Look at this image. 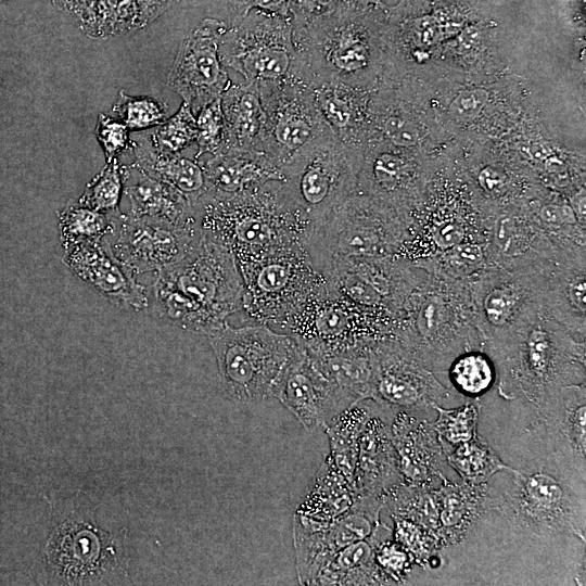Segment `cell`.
I'll return each mask as SVG.
<instances>
[{"label": "cell", "mask_w": 586, "mask_h": 586, "mask_svg": "<svg viewBox=\"0 0 586 586\" xmlns=\"http://www.w3.org/2000/svg\"><path fill=\"white\" fill-rule=\"evenodd\" d=\"M102 0H68L64 12L72 15L79 25Z\"/></svg>", "instance_id": "56"}, {"label": "cell", "mask_w": 586, "mask_h": 586, "mask_svg": "<svg viewBox=\"0 0 586 586\" xmlns=\"http://www.w3.org/2000/svg\"><path fill=\"white\" fill-rule=\"evenodd\" d=\"M510 443H489L509 469L485 487L484 508L470 532H499L502 549L543 559L555 552L585 578L586 472L527 424Z\"/></svg>", "instance_id": "1"}, {"label": "cell", "mask_w": 586, "mask_h": 586, "mask_svg": "<svg viewBox=\"0 0 586 586\" xmlns=\"http://www.w3.org/2000/svg\"><path fill=\"white\" fill-rule=\"evenodd\" d=\"M484 351L496 366L495 394L533 410L562 387L586 383V341L575 339L544 307Z\"/></svg>", "instance_id": "5"}, {"label": "cell", "mask_w": 586, "mask_h": 586, "mask_svg": "<svg viewBox=\"0 0 586 586\" xmlns=\"http://www.w3.org/2000/svg\"><path fill=\"white\" fill-rule=\"evenodd\" d=\"M78 26L92 38L128 35L143 27L136 0H102Z\"/></svg>", "instance_id": "43"}, {"label": "cell", "mask_w": 586, "mask_h": 586, "mask_svg": "<svg viewBox=\"0 0 586 586\" xmlns=\"http://www.w3.org/2000/svg\"><path fill=\"white\" fill-rule=\"evenodd\" d=\"M329 288L393 326L426 271L397 256L343 258L322 272Z\"/></svg>", "instance_id": "13"}, {"label": "cell", "mask_w": 586, "mask_h": 586, "mask_svg": "<svg viewBox=\"0 0 586 586\" xmlns=\"http://www.w3.org/2000/svg\"><path fill=\"white\" fill-rule=\"evenodd\" d=\"M130 151L141 169L181 192L192 205L209 190L200 160L161 154L146 137L133 139Z\"/></svg>", "instance_id": "33"}, {"label": "cell", "mask_w": 586, "mask_h": 586, "mask_svg": "<svg viewBox=\"0 0 586 586\" xmlns=\"http://www.w3.org/2000/svg\"><path fill=\"white\" fill-rule=\"evenodd\" d=\"M356 499L354 487L326 456L311 489L296 512L313 520L329 522L344 514Z\"/></svg>", "instance_id": "35"}, {"label": "cell", "mask_w": 586, "mask_h": 586, "mask_svg": "<svg viewBox=\"0 0 586 586\" xmlns=\"http://www.w3.org/2000/svg\"><path fill=\"white\" fill-rule=\"evenodd\" d=\"M242 296L233 253L202 235L182 259L156 272L150 305L161 319L208 337L242 310Z\"/></svg>", "instance_id": "4"}, {"label": "cell", "mask_w": 586, "mask_h": 586, "mask_svg": "<svg viewBox=\"0 0 586 586\" xmlns=\"http://www.w3.org/2000/svg\"><path fill=\"white\" fill-rule=\"evenodd\" d=\"M242 281V310L258 323L282 326L327 285L306 245L284 247L238 263Z\"/></svg>", "instance_id": "10"}, {"label": "cell", "mask_w": 586, "mask_h": 586, "mask_svg": "<svg viewBox=\"0 0 586 586\" xmlns=\"http://www.w3.org/2000/svg\"><path fill=\"white\" fill-rule=\"evenodd\" d=\"M362 151L334 137L281 168L284 190L309 218L313 229L355 192Z\"/></svg>", "instance_id": "11"}, {"label": "cell", "mask_w": 586, "mask_h": 586, "mask_svg": "<svg viewBox=\"0 0 586 586\" xmlns=\"http://www.w3.org/2000/svg\"><path fill=\"white\" fill-rule=\"evenodd\" d=\"M442 450L446 463L468 484H485L495 473L509 469L481 434L467 443Z\"/></svg>", "instance_id": "42"}, {"label": "cell", "mask_w": 586, "mask_h": 586, "mask_svg": "<svg viewBox=\"0 0 586 586\" xmlns=\"http://www.w3.org/2000/svg\"><path fill=\"white\" fill-rule=\"evenodd\" d=\"M124 213H101L77 201H69L58 213L60 241L63 249L86 243L105 240L114 234Z\"/></svg>", "instance_id": "40"}, {"label": "cell", "mask_w": 586, "mask_h": 586, "mask_svg": "<svg viewBox=\"0 0 586 586\" xmlns=\"http://www.w3.org/2000/svg\"><path fill=\"white\" fill-rule=\"evenodd\" d=\"M485 487L486 483L472 485L455 483L449 479L437 486L442 555L458 547L480 519L484 508Z\"/></svg>", "instance_id": "31"}, {"label": "cell", "mask_w": 586, "mask_h": 586, "mask_svg": "<svg viewBox=\"0 0 586 586\" xmlns=\"http://www.w3.org/2000/svg\"><path fill=\"white\" fill-rule=\"evenodd\" d=\"M521 420L553 451L586 472V383L562 387Z\"/></svg>", "instance_id": "24"}, {"label": "cell", "mask_w": 586, "mask_h": 586, "mask_svg": "<svg viewBox=\"0 0 586 586\" xmlns=\"http://www.w3.org/2000/svg\"><path fill=\"white\" fill-rule=\"evenodd\" d=\"M196 118L190 106L182 102L179 110L161 124L149 138L153 149L166 155H178L195 142Z\"/></svg>", "instance_id": "48"}, {"label": "cell", "mask_w": 586, "mask_h": 586, "mask_svg": "<svg viewBox=\"0 0 586 586\" xmlns=\"http://www.w3.org/2000/svg\"><path fill=\"white\" fill-rule=\"evenodd\" d=\"M373 344L359 345L327 354L308 353L355 405L361 400L372 398Z\"/></svg>", "instance_id": "34"}, {"label": "cell", "mask_w": 586, "mask_h": 586, "mask_svg": "<svg viewBox=\"0 0 586 586\" xmlns=\"http://www.w3.org/2000/svg\"><path fill=\"white\" fill-rule=\"evenodd\" d=\"M63 263L111 304L135 311L150 306L148 290L111 251L107 240L86 242L64 250Z\"/></svg>", "instance_id": "23"}, {"label": "cell", "mask_w": 586, "mask_h": 586, "mask_svg": "<svg viewBox=\"0 0 586 586\" xmlns=\"http://www.w3.org/2000/svg\"><path fill=\"white\" fill-rule=\"evenodd\" d=\"M394 527L393 538L412 557L416 565L423 570L434 568L442 558L438 537L424 526L396 515H391Z\"/></svg>", "instance_id": "47"}, {"label": "cell", "mask_w": 586, "mask_h": 586, "mask_svg": "<svg viewBox=\"0 0 586 586\" xmlns=\"http://www.w3.org/2000/svg\"><path fill=\"white\" fill-rule=\"evenodd\" d=\"M390 429L403 483L437 487L447 480L443 474L445 456L429 420L397 411L390 422Z\"/></svg>", "instance_id": "26"}, {"label": "cell", "mask_w": 586, "mask_h": 586, "mask_svg": "<svg viewBox=\"0 0 586 586\" xmlns=\"http://www.w3.org/2000/svg\"><path fill=\"white\" fill-rule=\"evenodd\" d=\"M497 370L492 357L481 348L468 349L449 364L445 384L463 399L477 400L494 388Z\"/></svg>", "instance_id": "41"}, {"label": "cell", "mask_w": 586, "mask_h": 586, "mask_svg": "<svg viewBox=\"0 0 586 586\" xmlns=\"http://www.w3.org/2000/svg\"><path fill=\"white\" fill-rule=\"evenodd\" d=\"M291 1L292 0H229L231 26L240 23L253 10L290 18Z\"/></svg>", "instance_id": "53"}, {"label": "cell", "mask_w": 586, "mask_h": 586, "mask_svg": "<svg viewBox=\"0 0 586 586\" xmlns=\"http://www.w3.org/2000/svg\"><path fill=\"white\" fill-rule=\"evenodd\" d=\"M226 149H257L265 124L258 82L230 84L221 94ZM222 150V151H224Z\"/></svg>", "instance_id": "32"}, {"label": "cell", "mask_w": 586, "mask_h": 586, "mask_svg": "<svg viewBox=\"0 0 586 586\" xmlns=\"http://www.w3.org/2000/svg\"><path fill=\"white\" fill-rule=\"evenodd\" d=\"M337 0H292L290 20L292 28L331 10Z\"/></svg>", "instance_id": "54"}, {"label": "cell", "mask_w": 586, "mask_h": 586, "mask_svg": "<svg viewBox=\"0 0 586 586\" xmlns=\"http://www.w3.org/2000/svg\"><path fill=\"white\" fill-rule=\"evenodd\" d=\"M228 28L222 21L206 17L181 42L167 77V86L195 115L220 98L231 84L219 54V42Z\"/></svg>", "instance_id": "19"}, {"label": "cell", "mask_w": 586, "mask_h": 586, "mask_svg": "<svg viewBox=\"0 0 586 586\" xmlns=\"http://www.w3.org/2000/svg\"><path fill=\"white\" fill-rule=\"evenodd\" d=\"M219 54L224 65L246 81L296 80V52L289 17L251 11L222 34Z\"/></svg>", "instance_id": "12"}, {"label": "cell", "mask_w": 586, "mask_h": 586, "mask_svg": "<svg viewBox=\"0 0 586 586\" xmlns=\"http://www.w3.org/2000/svg\"><path fill=\"white\" fill-rule=\"evenodd\" d=\"M372 358L371 400L392 418L397 411L418 416L434 410V405L467 402L391 336L373 344Z\"/></svg>", "instance_id": "17"}, {"label": "cell", "mask_w": 586, "mask_h": 586, "mask_svg": "<svg viewBox=\"0 0 586 586\" xmlns=\"http://www.w3.org/2000/svg\"><path fill=\"white\" fill-rule=\"evenodd\" d=\"M545 263L492 268L469 284L483 349L509 337L544 307Z\"/></svg>", "instance_id": "14"}, {"label": "cell", "mask_w": 586, "mask_h": 586, "mask_svg": "<svg viewBox=\"0 0 586 586\" xmlns=\"http://www.w3.org/2000/svg\"><path fill=\"white\" fill-rule=\"evenodd\" d=\"M526 207L556 247L586 251V225L579 221L569 200L547 196L543 192Z\"/></svg>", "instance_id": "37"}, {"label": "cell", "mask_w": 586, "mask_h": 586, "mask_svg": "<svg viewBox=\"0 0 586 586\" xmlns=\"http://www.w3.org/2000/svg\"><path fill=\"white\" fill-rule=\"evenodd\" d=\"M485 233L488 257L495 268L535 266L551 259L558 251L526 205L491 213L485 220Z\"/></svg>", "instance_id": "22"}, {"label": "cell", "mask_w": 586, "mask_h": 586, "mask_svg": "<svg viewBox=\"0 0 586 586\" xmlns=\"http://www.w3.org/2000/svg\"><path fill=\"white\" fill-rule=\"evenodd\" d=\"M413 265L429 273L466 284L495 268L489 260L486 243L480 241L455 245Z\"/></svg>", "instance_id": "39"}, {"label": "cell", "mask_w": 586, "mask_h": 586, "mask_svg": "<svg viewBox=\"0 0 586 586\" xmlns=\"http://www.w3.org/2000/svg\"><path fill=\"white\" fill-rule=\"evenodd\" d=\"M374 543V561L390 585L408 584L416 565L410 553L393 538V531L379 522L370 534Z\"/></svg>", "instance_id": "45"}, {"label": "cell", "mask_w": 586, "mask_h": 586, "mask_svg": "<svg viewBox=\"0 0 586 586\" xmlns=\"http://www.w3.org/2000/svg\"><path fill=\"white\" fill-rule=\"evenodd\" d=\"M258 86L265 112L259 150L280 168L335 137L307 85L292 79Z\"/></svg>", "instance_id": "16"}, {"label": "cell", "mask_w": 586, "mask_h": 586, "mask_svg": "<svg viewBox=\"0 0 586 586\" xmlns=\"http://www.w3.org/2000/svg\"><path fill=\"white\" fill-rule=\"evenodd\" d=\"M3 1H9V0H0V2H3Z\"/></svg>", "instance_id": "59"}, {"label": "cell", "mask_w": 586, "mask_h": 586, "mask_svg": "<svg viewBox=\"0 0 586 586\" xmlns=\"http://www.w3.org/2000/svg\"><path fill=\"white\" fill-rule=\"evenodd\" d=\"M433 171L417 151L371 139L364 146L355 192L390 205L412 227Z\"/></svg>", "instance_id": "18"}, {"label": "cell", "mask_w": 586, "mask_h": 586, "mask_svg": "<svg viewBox=\"0 0 586 586\" xmlns=\"http://www.w3.org/2000/svg\"><path fill=\"white\" fill-rule=\"evenodd\" d=\"M177 1L179 0H136L143 27L153 22Z\"/></svg>", "instance_id": "55"}, {"label": "cell", "mask_w": 586, "mask_h": 586, "mask_svg": "<svg viewBox=\"0 0 586 586\" xmlns=\"http://www.w3.org/2000/svg\"><path fill=\"white\" fill-rule=\"evenodd\" d=\"M399 482L402 476L391 437L390 421L372 413L359 437L353 479L356 497L382 499V496Z\"/></svg>", "instance_id": "27"}, {"label": "cell", "mask_w": 586, "mask_h": 586, "mask_svg": "<svg viewBox=\"0 0 586 586\" xmlns=\"http://www.w3.org/2000/svg\"><path fill=\"white\" fill-rule=\"evenodd\" d=\"M192 206L201 234L229 249L237 263L306 245L313 231L281 180L234 194L208 190Z\"/></svg>", "instance_id": "3"}, {"label": "cell", "mask_w": 586, "mask_h": 586, "mask_svg": "<svg viewBox=\"0 0 586 586\" xmlns=\"http://www.w3.org/2000/svg\"><path fill=\"white\" fill-rule=\"evenodd\" d=\"M198 137L195 140L198 151L194 158L202 155H215L226 148V127L221 109V98L202 107L196 113Z\"/></svg>", "instance_id": "50"}, {"label": "cell", "mask_w": 586, "mask_h": 586, "mask_svg": "<svg viewBox=\"0 0 586 586\" xmlns=\"http://www.w3.org/2000/svg\"><path fill=\"white\" fill-rule=\"evenodd\" d=\"M276 398L309 433L324 431L335 416L354 405L302 345Z\"/></svg>", "instance_id": "21"}, {"label": "cell", "mask_w": 586, "mask_h": 586, "mask_svg": "<svg viewBox=\"0 0 586 586\" xmlns=\"http://www.w3.org/2000/svg\"><path fill=\"white\" fill-rule=\"evenodd\" d=\"M362 3H366V4H373V5H378V7H385L384 3L382 2V0H358Z\"/></svg>", "instance_id": "58"}, {"label": "cell", "mask_w": 586, "mask_h": 586, "mask_svg": "<svg viewBox=\"0 0 586 586\" xmlns=\"http://www.w3.org/2000/svg\"><path fill=\"white\" fill-rule=\"evenodd\" d=\"M373 555L370 535L346 546L323 566L314 585H390Z\"/></svg>", "instance_id": "36"}, {"label": "cell", "mask_w": 586, "mask_h": 586, "mask_svg": "<svg viewBox=\"0 0 586 586\" xmlns=\"http://www.w3.org/2000/svg\"><path fill=\"white\" fill-rule=\"evenodd\" d=\"M281 327L311 354L373 344L392 332L391 322L340 296L328 283Z\"/></svg>", "instance_id": "15"}, {"label": "cell", "mask_w": 586, "mask_h": 586, "mask_svg": "<svg viewBox=\"0 0 586 586\" xmlns=\"http://www.w3.org/2000/svg\"><path fill=\"white\" fill-rule=\"evenodd\" d=\"M390 336L445 384L446 370L456 356L483 349L469 284L426 272L409 295Z\"/></svg>", "instance_id": "6"}, {"label": "cell", "mask_w": 586, "mask_h": 586, "mask_svg": "<svg viewBox=\"0 0 586 586\" xmlns=\"http://www.w3.org/2000/svg\"><path fill=\"white\" fill-rule=\"evenodd\" d=\"M433 409L437 418L431 423L442 448L467 443L479 434V400H467L451 408L434 405Z\"/></svg>", "instance_id": "44"}, {"label": "cell", "mask_w": 586, "mask_h": 586, "mask_svg": "<svg viewBox=\"0 0 586 586\" xmlns=\"http://www.w3.org/2000/svg\"><path fill=\"white\" fill-rule=\"evenodd\" d=\"M201 237L196 227H176L124 214L114 234L106 240L114 256L139 275L176 264Z\"/></svg>", "instance_id": "20"}, {"label": "cell", "mask_w": 586, "mask_h": 586, "mask_svg": "<svg viewBox=\"0 0 586 586\" xmlns=\"http://www.w3.org/2000/svg\"><path fill=\"white\" fill-rule=\"evenodd\" d=\"M411 222L390 205L354 192L306 243L313 265L322 272L343 258L397 256L410 239Z\"/></svg>", "instance_id": "9"}, {"label": "cell", "mask_w": 586, "mask_h": 586, "mask_svg": "<svg viewBox=\"0 0 586 586\" xmlns=\"http://www.w3.org/2000/svg\"><path fill=\"white\" fill-rule=\"evenodd\" d=\"M226 395L250 404L276 397L301 345L265 323L234 328L227 322L208 336Z\"/></svg>", "instance_id": "8"}, {"label": "cell", "mask_w": 586, "mask_h": 586, "mask_svg": "<svg viewBox=\"0 0 586 586\" xmlns=\"http://www.w3.org/2000/svg\"><path fill=\"white\" fill-rule=\"evenodd\" d=\"M544 273L545 310L575 339L586 341V251L558 249Z\"/></svg>", "instance_id": "25"}, {"label": "cell", "mask_w": 586, "mask_h": 586, "mask_svg": "<svg viewBox=\"0 0 586 586\" xmlns=\"http://www.w3.org/2000/svg\"><path fill=\"white\" fill-rule=\"evenodd\" d=\"M124 194L129 216L158 220L176 227H196L189 199L171 186L150 176L135 162L123 165Z\"/></svg>", "instance_id": "29"}, {"label": "cell", "mask_w": 586, "mask_h": 586, "mask_svg": "<svg viewBox=\"0 0 586 586\" xmlns=\"http://www.w3.org/2000/svg\"><path fill=\"white\" fill-rule=\"evenodd\" d=\"M94 132L106 162L118 158L132 148L133 139L130 138V130L115 117L99 114Z\"/></svg>", "instance_id": "51"}, {"label": "cell", "mask_w": 586, "mask_h": 586, "mask_svg": "<svg viewBox=\"0 0 586 586\" xmlns=\"http://www.w3.org/2000/svg\"><path fill=\"white\" fill-rule=\"evenodd\" d=\"M68 0H51L52 4L61 11L65 10L66 3Z\"/></svg>", "instance_id": "57"}, {"label": "cell", "mask_w": 586, "mask_h": 586, "mask_svg": "<svg viewBox=\"0 0 586 586\" xmlns=\"http://www.w3.org/2000/svg\"><path fill=\"white\" fill-rule=\"evenodd\" d=\"M488 99V91L484 88L464 89L451 100L448 114L455 122L470 123L481 115Z\"/></svg>", "instance_id": "52"}, {"label": "cell", "mask_w": 586, "mask_h": 586, "mask_svg": "<svg viewBox=\"0 0 586 586\" xmlns=\"http://www.w3.org/2000/svg\"><path fill=\"white\" fill-rule=\"evenodd\" d=\"M80 496L51 502L44 547L48 570L56 584H107L125 575L124 538L103 531Z\"/></svg>", "instance_id": "7"}, {"label": "cell", "mask_w": 586, "mask_h": 586, "mask_svg": "<svg viewBox=\"0 0 586 586\" xmlns=\"http://www.w3.org/2000/svg\"><path fill=\"white\" fill-rule=\"evenodd\" d=\"M310 89L316 106L335 137L347 146L364 149L370 133V101L374 89L344 84H323Z\"/></svg>", "instance_id": "28"}, {"label": "cell", "mask_w": 586, "mask_h": 586, "mask_svg": "<svg viewBox=\"0 0 586 586\" xmlns=\"http://www.w3.org/2000/svg\"><path fill=\"white\" fill-rule=\"evenodd\" d=\"M371 415L372 411L367 404V399H365L335 416L324 429L329 440L327 457L352 485L359 437L366 421Z\"/></svg>", "instance_id": "38"}, {"label": "cell", "mask_w": 586, "mask_h": 586, "mask_svg": "<svg viewBox=\"0 0 586 586\" xmlns=\"http://www.w3.org/2000/svg\"><path fill=\"white\" fill-rule=\"evenodd\" d=\"M385 9L337 0L328 12L292 28L296 80L309 88L344 84L374 89L384 67Z\"/></svg>", "instance_id": "2"}, {"label": "cell", "mask_w": 586, "mask_h": 586, "mask_svg": "<svg viewBox=\"0 0 586 586\" xmlns=\"http://www.w3.org/2000/svg\"><path fill=\"white\" fill-rule=\"evenodd\" d=\"M124 194L123 165L118 158L106 162L101 171L86 186L77 202L97 212L118 213Z\"/></svg>", "instance_id": "46"}, {"label": "cell", "mask_w": 586, "mask_h": 586, "mask_svg": "<svg viewBox=\"0 0 586 586\" xmlns=\"http://www.w3.org/2000/svg\"><path fill=\"white\" fill-rule=\"evenodd\" d=\"M209 190L234 194L282 180L281 168L257 149H226L201 161Z\"/></svg>", "instance_id": "30"}, {"label": "cell", "mask_w": 586, "mask_h": 586, "mask_svg": "<svg viewBox=\"0 0 586 586\" xmlns=\"http://www.w3.org/2000/svg\"><path fill=\"white\" fill-rule=\"evenodd\" d=\"M112 113L130 131H137L163 124L167 119V105L154 98L133 97L122 90Z\"/></svg>", "instance_id": "49"}]
</instances>
